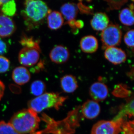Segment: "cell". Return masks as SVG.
Here are the masks:
<instances>
[{
  "mask_svg": "<svg viewBox=\"0 0 134 134\" xmlns=\"http://www.w3.org/2000/svg\"><path fill=\"white\" fill-rule=\"evenodd\" d=\"M16 30V26L14 20L0 13V37H9L14 33Z\"/></svg>",
  "mask_w": 134,
  "mask_h": 134,
  "instance_id": "cell-8",
  "label": "cell"
},
{
  "mask_svg": "<svg viewBox=\"0 0 134 134\" xmlns=\"http://www.w3.org/2000/svg\"><path fill=\"white\" fill-rule=\"evenodd\" d=\"M119 18L122 24L126 26H132L134 24L133 10L129 8L123 9L120 13Z\"/></svg>",
  "mask_w": 134,
  "mask_h": 134,
  "instance_id": "cell-19",
  "label": "cell"
},
{
  "mask_svg": "<svg viewBox=\"0 0 134 134\" xmlns=\"http://www.w3.org/2000/svg\"><path fill=\"white\" fill-rule=\"evenodd\" d=\"M7 51V47L6 43L0 38V55L4 54Z\"/></svg>",
  "mask_w": 134,
  "mask_h": 134,
  "instance_id": "cell-27",
  "label": "cell"
},
{
  "mask_svg": "<svg viewBox=\"0 0 134 134\" xmlns=\"http://www.w3.org/2000/svg\"><path fill=\"white\" fill-rule=\"evenodd\" d=\"M21 14L28 30L38 28L43 23L51 10L42 1H25Z\"/></svg>",
  "mask_w": 134,
  "mask_h": 134,
  "instance_id": "cell-1",
  "label": "cell"
},
{
  "mask_svg": "<svg viewBox=\"0 0 134 134\" xmlns=\"http://www.w3.org/2000/svg\"><path fill=\"white\" fill-rule=\"evenodd\" d=\"M78 7L74 3H67L60 8L61 14L68 22L75 20L78 13Z\"/></svg>",
  "mask_w": 134,
  "mask_h": 134,
  "instance_id": "cell-17",
  "label": "cell"
},
{
  "mask_svg": "<svg viewBox=\"0 0 134 134\" xmlns=\"http://www.w3.org/2000/svg\"><path fill=\"white\" fill-rule=\"evenodd\" d=\"M0 134H20L9 123L0 121Z\"/></svg>",
  "mask_w": 134,
  "mask_h": 134,
  "instance_id": "cell-23",
  "label": "cell"
},
{
  "mask_svg": "<svg viewBox=\"0 0 134 134\" xmlns=\"http://www.w3.org/2000/svg\"><path fill=\"white\" fill-rule=\"evenodd\" d=\"M20 43L23 47L33 48L41 50L40 47L39 41L34 39L32 37H28L24 35L22 36Z\"/></svg>",
  "mask_w": 134,
  "mask_h": 134,
  "instance_id": "cell-22",
  "label": "cell"
},
{
  "mask_svg": "<svg viewBox=\"0 0 134 134\" xmlns=\"http://www.w3.org/2000/svg\"><path fill=\"white\" fill-rule=\"evenodd\" d=\"M40 120L37 113L29 108L16 113L8 123L19 134H31L38 129Z\"/></svg>",
  "mask_w": 134,
  "mask_h": 134,
  "instance_id": "cell-2",
  "label": "cell"
},
{
  "mask_svg": "<svg viewBox=\"0 0 134 134\" xmlns=\"http://www.w3.org/2000/svg\"><path fill=\"white\" fill-rule=\"evenodd\" d=\"M82 113L88 119H93L97 117L100 113V106L98 102L93 100H88L82 105Z\"/></svg>",
  "mask_w": 134,
  "mask_h": 134,
  "instance_id": "cell-11",
  "label": "cell"
},
{
  "mask_svg": "<svg viewBox=\"0 0 134 134\" xmlns=\"http://www.w3.org/2000/svg\"><path fill=\"white\" fill-rule=\"evenodd\" d=\"M80 47L83 52L93 53L98 49L97 39L94 36L89 35L82 38L80 41Z\"/></svg>",
  "mask_w": 134,
  "mask_h": 134,
  "instance_id": "cell-13",
  "label": "cell"
},
{
  "mask_svg": "<svg viewBox=\"0 0 134 134\" xmlns=\"http://www.w3.org/2000/svg\"><path fill=\"white\" fill-rule=\"evenodd\" d=\"M12 78L16 83L23 85L29 81L31 75L28 69L24 66L16 67L13 71Z\"/></svg>",
  "mask_w": 134,
  "mask_h": 134,
  "instance_id": "cell-14",
  "label": "cell"
},
{
  "mask_svg": "<svg viewBox=\"0 0 134 134\" xmlns=\"http://www.w3.org/2000/svg\"><path fill=\"white\" fill-rule=\"evenodd\" d=\"M46 18L48 27L52 30L60 29L64 24V18L58 11L51 10Z\"/></svg>",
  "mask_w": 134,
  "mask_h": 134,
  "instance_id": "cell-15",
  "label": "cell"
},
{
  "mask_svg": "<svg viewBox=\"0 0 134 134\" xmlns=\"http://www.w3.org/2000/svg\"><path fill=\"white\" fill-rule=\"evenodd\" d=\"M108 90L107 86L101 82H96L90 88V94L92 100L96 102L103 101L107 98Z\"/></svg>",
  "mask_w": 134,
  "mask_h": 134,
  "instance_id": "cell-9",
  "label": "cell"
},
{
  "mask_svg": "<svg viewBox=\"0 0 134 134\" xmlns=\"http://www.w3.org/2000/svg\"><path fill=\"white\" fill-rule=\"evenodd\" d=\"M2 14L7 16H13L15 15L16 11V3L14 1L4 0L3 3L0 7Z\"/></svg>",
  "mask_w": 134,
  "mask_h": 134,
  "instance_id": "cell-20",
  "label": "cell"
},
{
  "mask_svg": "<svg viewBox=\"0 0 134 134\" xmlns=\"http://www.w3.org/2000/svg\"><path fill=\"white\" fill-rule=\"evenodd\" d=\"M134 115V99L133 98L129 99L127 103L121 108L118 115L115 117L114 120L122 119L124 117H132Z\"/></svg>",
  "mask_w": 134,
  "mask_h": 134,
  "instance_id": "cell-18",
  "label": "cell"
},
{
  "mask_svg": "<svg viewBox=\"0 0 134 134\" xmlns=\"http://www.w3.org/2000/svg\"><path fill=\"white\" fill-rule=\"evenodd\" d=\"M105 50L104 56L105 59L114 65L121 64L126 60V54L121 48L113 47H108Z\"/></svg>",
  "mask_w": 134,
  "mask_h": 134,
  "instance_id": "cell-7",
  "label": "cell"
},
{
  "mask_svg": "<svg viewBox=\"0 0 134 134\" xmlns=\"http://www.w3.org/2000/svg\"><path fill=\"white\" fill-rule=\"evenodd\" d=\"M5 90V85L3 82L0 80V100L3 97Z\"/></svg>",
  "mask_w": 134,
  "mask_h": 134,
  "instance_id": "cell-28",
  "label": "cell"
},
{
  "mask_svg": "<svg viewBox=\"0 0 134 134\" xmlns=\"http://www.w3.org/2000/svg\"><path fill=\"white\" fill-rule=\"evenodd\" d=\"M31 134H37L36 133V132H35V133H32Z\"/></svg>",
  "mask_w": 134,
  "mask_h": 134,
  "instance_id": "cell-30",
  "label": "cell"
},
{
  "mask_svg": "<svg viewBox=\"0 0 134 134\" xmlns=\"http://www.w3.org/2000/svg\"><path fill=\"white\" fill-rule=\"evenodd\" d=\"M123 122L122 119L100 121L93 125L91 134H119Z\"/></svg>",
  "mask_w": 134,
  "mask_h": 134,
  "instance_id": "cell-5",
  "label": "cell"
},
{
  "mask_svg": "<svg viewBox=\"0 0 134 134\" xmlns=\"http://www.w3.org/2000/svg\"><path fill=\"white\" fill-rule=\"evenodd\" d=\"M60 85L63 90L68 93L74 92L78 86L75 77L71 75H66L61 78Z\"/></svg>",
  "mask_w": 134,
  "mask_h": 134,
  "instance_id": "cell-16",
  "label": "cell"
},
{
  "mask_svg": "<svg viewBox=\"0 0 134 134\" xmlns=\"http://www.w3.org/2000/svg\"><path fill=\"white\" fill-rule=\"evenodd\" d=\"M109 8L110 10H113L114 9H119L121 8L122 5H124L126 2H127V1H107Z\"/></svg>",
  "mask_w": 134,
  "mask_h": 134,
  "instance_id": "cell-26",
  "label": "cell"
},
{
  "mask_svg": "<svg viewBox=\"0 0 134 134\" xmlns=\"http://www.w3.org/2000/svg\"><path fill=\"white\" fill-rule=\"evenodd\" d=\"M40 53V50L24 47L18 54L19 62L24 67L32 66L36 65L39 60Z\"/></svg>",
  "mask_w": 134,
  "mask_h": 134,
  "instance_id": "cell-6",
  "label": "cell"
},
{
  "mask_svg": "<svg viewBox=\"0 0 134 134\" xmlns=\"http://www.w3.org/2000/svg\"><path fill=\"white\" fill-rule=\"evenodd\" d=\"M49 57L53 62L56 64H63L68 60L70 53L66 47L62 45L56 46L51 50Z\"/></svg>",
  "mask_w": 134,
  "mask_h": 134,
  "instance_id": "cell-10",
  "label": "cell"
},
{
  "mask_svg": "<svg viewBox=\"0 0 134 134\" xmlns=\"http://www.w3.org/2000/svg\"><path fill=\"white\" fill-rule=\"evenodd\" d=\"M109 18L104 12H97L93 15L91 21L92 29L97 31H103L109 25Z\"/></svg>",
  "mask_w": 134,
  "mask_h": 134,
  "instance_id": "cell-12",
  "label": "cell"
},
{
  "mask_svg": "<svg viewBox=\"0 0 134 134\" xmlns=\"http://www.w3.org/2000/svg\"><path fill=\"white\" fill-rule=\"evenodd\" d=\"M66 98L54 92L44 93L30 100L29 108L38 113L47 108H54L58 110L63 104Z\"/></svg>",
  "mask_w": 134,
  "mask_h": 134,
  "instance_id": "cell-3",
  "label": "cell"
},
{
  "mask_svg": "<svg viewBox=\"0 0 134 134\" xmlns=\"http://www.w3.org/2000/svg\"><path fill=\"white\" fill-rule=\"evenodd\" d=\"M124 42L130 48L134 47V30H131L127 32L124 37Z\"/></svg>",
  "mask_w": 134,
  "mask_h": 134,
  "instance_id": "cell-24",
  "label": "cell"
},
{
  "mask_svg": "<svg viewBox=\"0 0 134 134\" xmlns=\"http://www.w3.org/2000/svg\"><path fill=\"white\" fill-rule=\"evenodd\" d=\"M10 62L6 57L0 55V73L7 72L9 69Z\"/></svg>",
  "mask_w": 134,
  "mask_h": 134,
  "instance_id": "cell-25",
  "label": "cell"
},
{
  "mask_svg": "<svg viewBox=\"0 0 134 134\" xmlns=\"http://www.w3.org/2000/svg\"><path fill=\"white\" fill-rule=\"evenodd\" d=\"M122 33L119 25L110 24L102 31L101 38L103 48L116 47L121 42Z\"/></svg>",
  "mask_w": 134,
  "mask_h": 134,
  "instance_id": "cell-4",
  "label": "cell"
},
{
  "mask_svg": "<svg viewBox=\"0 0 134 134\" xmlns=\"http://www.w3.org/2000/svg\"><path fill=\"white\" fill-rule=\"evenodd\" d=\"M3 1H4V0H0V7L2 5Z\"/></svg>",
  "mask_w": 134,
  "mask_h": 134,
  "instance_id": "cell-29",
  "label": "cell"
},
{
  "mask_svg": "<svg viewBox=\"0 0 134 134\" xmlns=\"http://www.w3.org/2000/svg\"><path fill=\"white\" fill-rule=\"evenodd\" d=\"M45 84L40 80H36L32 83L30 92L34 96L38 97L42 95L45 91Z\"/></svg>",
  "mask_w": 134,
  "mask_h": 134,
  "instance_id": "cell-21",
  "label": "cell"
}]
</instances>
